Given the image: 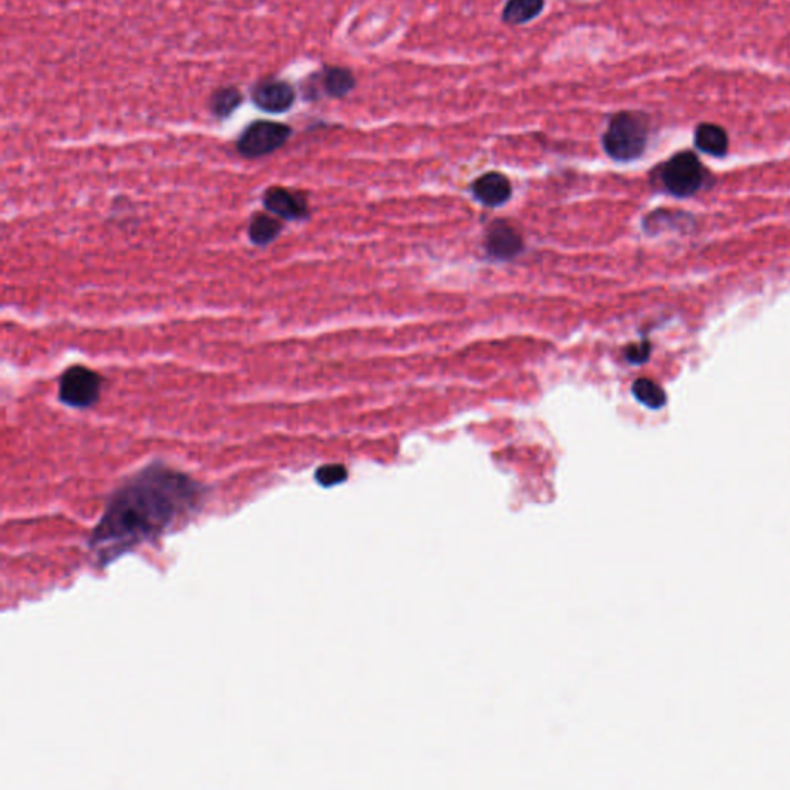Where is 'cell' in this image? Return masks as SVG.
I'll list each match as a JSON object with an SVG mask.
<instances>
[{"mask_svg": "<svg viewBox=\"0 0 790 790\" xmlns=\"http://www.w3.org/2000/svg\"><path fill=\"white\" fill-rule=\"evenodd\" d=\"M318 88L331 99H343L354 92L357 78L352 70L340 65H329L318 73Z\"/></svg>", "mask_w": 790, "mask_h": 790, "instance_id": "cell-10", "label": "cell"}, {"mask_svg": "<svg viewBox=\"0 0 790 790\" xmlns=\"http://www.w3.org/2000/svg\"><path fill=\"white\" fill-rule=\"evenodd\" d=\"M243 99V93L238 87L227 85L218 88L217 92L210 96V112L218 119L229 118L240 109Z\"/></svg>", "mask_w": 790, "mask_h": 790, "instance_id": "cell-14", "label": "cell"}, {"mask_svg": "<svg viewBox=\"0 0 790 790\" xmlns=\"http://www.w3.org/2000/svg\"><path fill=\"white\" fill-rule=\"evenodd\" d=\"M706 175V169L695 153L681 152L662 166L661 181L667 192L686 198L704 186Z\"/></svg>", "mask_w": 790, "mask_h": 790, "instance_id": "cell-4", "label": "cell"}, {"mask_svg": "<svg viewBox=\"0 0 790 790\" xmlns=\"http://www.w3.org/2000/svg\"><path fill=\"white\" fill-rule=\"evenodd\" d=\"M473 195L483 206H502L511 198L510 179L499 172L485 173L473 184Z\"/></svg>", "mask_w": 790, "mask_h": 790, "instance_id": "cell-9", "label": "cell"}, {"mask_svg": "<svg viewBox=\"0 0 790 790\" xmlns=\"http://www.w3.org/2000/svg\"><path fill=\"white\" fill-rule=\"evenodd\" d=\"M650 138V118L638 110H621L608 119L602 149L613 161L632 163L644 155Z\"/></svg>", "mask_w": 790, "mask_h": 790, "instance_id": "cell-2", "label": "cell"}, {"mask_svg": "<svg viewBox=\"0 0 790 790\" xmlns=\"http://www.w3.org/2000/svg\"><path fill=\"white\" fill-rule=\"evenodd\" d=\"M695 146L706 155L723 158L729 150V136L721 125L703 122L696 127Z\"/></svg>", "mask_w": 790, "mask_h": 790, "instance_id": "cell-11", "label": "cell"}, {"mask_svg": "<svg viewBox=\"0 0 790 790\" xmlns=\"http://www.w3.org/2000/svg\"><path fill=\"white\" fill-rule=\"evenodd\" d=\"M281 230H283V226L275 218V215L271 217L267 213H257L250 220L249 238L257 246H267L280 237Z\"/></svg>", "mask_w": 790, "mask_h": 790, "instance_id": "cell-13", "label": "cell"}, {"mask_svg": "<svg viewBox=\"0 0 790 790\" xmlns=\"http://www.w3.org/2000/svg\"><path fill=\"white\" fill-rule=\"evenodd\" d=\"M633 395L642 405L650 409H659L667 403L666 392L661 386L649 379H639L633 383Z\"/></svg>", "mask_w": 790, "mask_h": 790, "instance_id": "cell-15", "label": "cell"}, {"mask_svg": "<svg viewBox=\"0 0 790 790\" xmlns=\"http://www.w3.org/2000/svg\"><path fill=\"white\" fill-rule=\"evenodd\" d=\"M250 98L261 112L280 115L294 107L297 93L295 88L283 79L266 78L254 85Z\"/></svg>", "mask_w": 790, "mask_h": 790, "instance_id": "cell-6", "label": "cell"}, {"mask_svg": "<svg viewBox=\"0 0 790 790\" xmlns=\"http://www.w3.org/2000/svg\"><path fill=\"white\" fill-rule=\"evenodd\" d=\"M487 254L494 260L507 261L524 249V241L520 233L505 221H496L488 229L487 240H485Z\"/></svg>", "mask_w": 790, "mask_h": 790, "instance_id": "cell-8", "label": "cell"}, {"mask_svg": "<svg viewBox=\"0 0 790 790\" xmlns=\"http://www.w3.org/2000/svg\"><path fill=\"white\" fill-rule=\"evenodd\" d=\"M545 10V0H507L502 10V22L510 27L530 24Z\"/></svg>", "mask_w": 790, "mask_h": 790, "instance_id": "cell-12", "label": "cell"}, {"mask_svg": "<svg viewBox=\"0 0 790 790\" xmlns=\"http://www.w3.org/2000/svg\"><path fill=\"white\" fill-rule=\"evenodd\" d=\"M263 204L267 212L283 220H301L308 217V201L300 192L286 189V187H271L263 195Z\"/></svg>", "mask_w": 790, "mask_h": 790, "instance_id": "cell-7", "label": "cell"}, {"mask_svg": "<svg viewBox=\"0 0 790 790\" xmlns=\"http://www.w3.org/2000/svg\"><path fill=\"white\" fill-rule=\"evenodd\" d=\"M291 136V125L260 119L252 122L241 133L237 141V150L244 158H263L280 150Z\"/></svg>", "mask_w": 790, "mask_h": 790, "instance_id": "cell-3", "label": "cell"}, {"mask_svg": "<svg viewBox=\"0 0 790 790\" xmlns=\"http://www.w3.org/2000/svg\"><path fill=\"white\" fill-rule=\"evenodd\" d=\"M315 479L321 487H335L348 479V471L343 465H325L318 468Z\"/></svg>", "mask_w": 790, "mask_h": 790, "instance_id": "cell-16", "label": "cell"}, {"mask_svg": "<svg viewBox=\"0 0 790 790\" xmlns=\"http://www.w3.org/2000/svg\"><path fill=\"white\" fill-rule=\"evenodd\" d=\"M102 380L95 371L85 366H71L62 374L59 400L71 408H90L101 395Z\"/></svg>", "mask_w": 790, "mask_h": 790, "instance_id": "cell-5", "label": "cell"}, {"mask_svg": "<svg viewBox=\"0 0 790 790\" xmlns=\"http://www.w3.org/2000/svg\"><path fill=\"white\" fill-rule=\"evenodd\" d=\"M204 496L206 490L200 482L163 463H153L122 483L110 497L88 541L90 550L105 567L195 516Z\"/></svg>", "mask_w": 790, "mask_h": 790, "instance_id": "cell-1", "label": "cell"}, {"mask_svg": "<svg viewBox=\"0 0 790 790\" xmlns=\"http://www.w3.org/2000/svg\"><path fill=\"white\" fill-rule=\"evenodd\" d=\"M625 357H627L628 362L633 363V365H642V363L647 362L650 357L649 341H641L639 345L630 346V348H627V351H625Z\"/></svg>", "mask_w": 790, "mask_h": 790, "instance_id": "cell-17", "label": "cell"}]
</instances>
